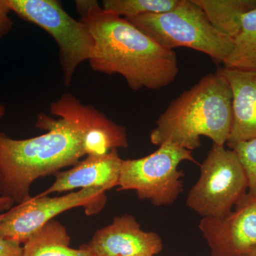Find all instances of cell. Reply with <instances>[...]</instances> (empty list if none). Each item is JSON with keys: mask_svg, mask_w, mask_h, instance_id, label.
<instances>
[{"mask_svg": "<svg viewBox=\"0 0 256 256\" xmlns=\"http://www.w3.org/2000/svg\"><path fill=\"white\" fill-rule=\"evenodd\" d=\"M198 228L212 256H248L256 246V196L247 193L223 218H202Z\"/></svg>", "mask_w": 256, "mask_h": 256, "instance_id": "cell-9", "label": "cell"}, {"mask_svg": "<svg viewBox=\"0 0 256 256\" xmlns=\"http://www.w3.org/2000/svg\"><path fill=\"white\" fill-rule=\"evenodd\" d=\"M11 11L38 25L54 38L66 86L72 84L76 69L90 60L94 41L88 28L74 20L54 0H6Z\"/></svg>", "mask_w": 256, "mask_h": 256, "instance_id": "cell-7", "label": "cell"}, {"mask_svg": "<svg viewBox=\"0 0 256 256\" xmlns=\"http://www.w3.org/2000/svg\"><path fill=\"white\" fill-rule=\"evenodd\" d=\"M11 10L6 0H0V18H8V14Z\"/></svg>", "mask_w": 256, "mask_h": 256, "instance_id": "cell-22", "label": "cell"}, {"mask_svg": "<svg viewBox=\"0 0 256 256\" xmlns=\"http://www.w3.org/2000/svg\"><path fill=\"white\" fill-rule=\"evenodd\" d=\"M86 245L96 256H154L163 248L159 234L143 230L128 214L96 230Z\"/></svg>", "mask_w": 256, "mask_h": 256, "instance_id": "cell-11", "label": "cell"}, {"mask_svg": "<svg viewBox=\"0 0 256 256\" xmlns=\"http://www.w3.org/2000/svg\"><path fill=\"white\" fill-rule=\"evenodd\" d=\"M36 126L48 132L24 140L0 132V194L16 204L31 198L30 188L38 178L56 174L86 156L84 134L74 122L42 114Z\"/></svg>", "mask_w": 256, "mask_h": 256, "instance_id": "cell-2", "label": "cell"}, {"mask_svg": "<svg viewBox=\"0 0 256 256\" xmlns=\"http://www.w3.org/2000/svg\"><path fill=\"white\" fill-rule=\"evenodd\" d=\"M106 192L90 188L62 196L31 197L0 214V237L24 244L56 216L77 207H82L88 216L98 214L107 203Z\"/></svg>", "mask_w": 256, "mask_h": 256, "instance_id": "cell-8", "label": "cell"}, {"mask_svg": "<svg viewBox=\"0 0 256 256\" xmlns=\"http://www.w3.org/2000/svg\"><path fill=\"white\" fill-rule=\"evenodd\" d=\"M228 80L232 95V130L226 144L256 138V72L220 68Z\"/></svg>", "mask_w": 256, "mask_h": 256, "instance_id": "cell-13", "label": "cell"}, {"mask_svg": "<svg viewBox=\"0 0 256 256\" xmlns=\"http://www.w3.org/2000/svg\"><path fill=\"white\" fill-rule=\"evenodd\" d=\"M217 30L232 40L238 35L244 14L256 9V0H194Z\"/></svg>", "mask_w": 256, "mask_h": 256, "instance_id": "cell-15", "label": "cell"}, {"mask_svg": "<svg viewBox=\"0 0 256 256\" xmlns=\"http://www.w3.org/2000/svg\"><path fill=\"white\" fill-rule=\"evenodd\" d=\"M248 256H256V246L252 249V252H249Z\"/></svg>", "mask_w": 256, "mask_h": 256, "instance_id": "cell-24", "label": "cell"}, {"mask_svg": "<svg viewBox=\"0 0 256 256\" xmlns=\"http://www.w3.org/2000/svg\"><path fill=\"white\" fill-rule=\"evenodd\" d=\"M0 256H23L21 244L0 237Z\"/></svg>", "mask_w": 256, "mask_h": 256, "instance_id": "cell-19", "label": "cell"}, {"mask_svg": "<svg viewBox=\"0 0 256 256\" xmlns=\"http://www.w3.org/2000/svg\"><path fill=\"white\" fill-rule=\"evenodd\" d=\"M127 20L165 48L186 47L208 55L217 64H223L233 48L234 40L217 30L194 0H181L166 12Z\"/></svg>", "mask_w": 256, "mask_h": 256, "instance_id": "cell-4", "label": "cell"}, {"mask_svg": "<svg viewBox=\"0 0 256 256\" xmlns=\"http://www.w3.org/2000/svg\"><path fill=\"white\" fill-rule=\"evenodd\" d=\"M224 68L256 72V9L244 14Z\"/></svg>", "mask_w": 256, "mask_h": 256, "instance_id": "cell-16", "label": "cell"}, {"mask_svg": "<svg viewBox=\"0 0 256 256\" xmlns=\"http://www.w3.org/2000/svg\"><path fill=\"white\" fill-rule=\"evenodd\" d=\"M181 0H104L102 8L126 18L174 10Z\"/></svg>", "mask_w": 256, "mask_h": 256, "instance_id": "cell-17", "label": "cell"}, {"mask_svg": "<svg viewBox=\"0 0 256 256\" xmlns=\"http://www.w3.org/2000/svg\"><path fill=\"white\" fill-rule=\"evenodd\" d=\"M232 88L220 68L207 74L171 101L156 120L150 142L158 146L171 142L192 151L207 137L224 146L232 130Z\"/></svg>", "mask_w": 256, "mask_h": 256, "instance_id": "cell-3", "label": "cell"}, {"mask_svg": "<svg viewBox=\"0 0 256 256\" xmlns=\"http://www.w3.org/2000/svg\"><path fill=\"white\" fill-rule=\"evenodd\" d=\"M70 242L66 228L53 220L24 244L23 256H96L86 244L73 248Z\"/></svg>", "mask_w": 256, "mask_h": 256, "instance_id": "cell-14", "label": "cell"}, {"mask_svg": "<svg viewBox=\"0 0 256 256\" xmlns=\"http://www.w3.org/2000/svg\"><path fill=\"white\" fill-rule=\"evenodd\" d=\"M52 114L76 124L84 134L86 156H100L129 146L126 128L96 110L84 105L70 92H65L50 106Z\"/></svg>", "mask_w": 256, "mask_h": 256, "instance_id": "cell-10", "label": "cell"}, {"mask_svg": "<svg viewBox=\"0 0 256 256\" xmlns=\"http://www.w3.org/2000/svg\"><path fill=\"white\" fill-rule=\"evenodd\" d=\"M122 161L117 149L104 156H86L85 160L79 161L72 169L57 172L54 183L37 196L90 188L108 191L118 186Z\"/></svg>", "mask_w": 256, "mask_h": 256, "instance_id": "cell-12", "label": "cell"}, {"mask_svg": "<svg viewBox=\"0 0 256 256\" xmlns=\"http://www.w3.org/2000/svg\"><path fill=\"white\" fill-rule=\"evenodd\" d=\"M238 156L248 182V193L256 196V138L230 146Z\"/></svg>", "mask_w": 256, "mask_h": 256, "instance_id": "cell-18", "label": "cell"}, {"mask_svg": "<svg viewBox=\"0 0 256 256\" xmlns=\"http://www.w3.org/2000/svg\"><path fill=\"white\" fill-rule=\"evenodd\" d=\"M80 21L94 41L89 62L94 70L120 74L132 90H158L178 76V56L160 46L127 18L106 11L95 0L76 2Z\"/></svg>", "mask_w": 256, "mask_h": 256, "instance_id": "cell-1", "label": "cell"}, {"mask_svg": "<svg viewBox=\"0 0 256 256\" xmlns=\"http://www.w3.org/2000/svg\"><path fill=\"white\" fill-rule=\"evenodd\" d=\"M184 161L197 164L192 151L168 142L149 156L124 160L118 191H134L156 206L172 204L183 192Z\"/></svg>", "mask_w": 256, "mask_h": 256, "instance_id": "cell-5", "label": "cell"}, {"mask_svg": "<svg viewBox=\"0 0 256 256\" xmlns=\"http://www.w3.org/2000/svg\"><path fill=\"white\" fill-rule=\"evenodd\" d=\"M5 114V108L2 104H0V122H1L2 119L4 117Z\"/></svg>", "mask_w": 256, "mask_h": 256, "instance_id": "cell-23", "label": "cell"}, {"mask_svg": "<svg viewBox=\"0 0 256 256\" xmlns=\"http://www.w3.org/2000/svg\"><path fill=\"white\" fill-rule=\"evenodd\" d=\"M200 176L186 205L202 218H223L248 193V182L233 150L213 144L200 164Z\"/></svg>", "mask_w": 256, "mask_h": 256, "instance_id": "cell-6", "label": "cell"}, {"mask_svg": "<svg viewBox=\"0 0 256 256\" xmlns=\"http://www.w3.org/2000/svg\"><path fill=\"white\" fill-rule=\"evenodd\" d=\"M12 25L13 22L9 16L6 18H0V38L9 33L12 28Z\"/></svg>", "mask_w": 256, "mask_h": 256, "instance_id": "cell-20", "label": "cell"}, {"mask_svg": "<svg viewBox=\"0 0 256 256\" xmlns=\"http://www.w3.org/2000/svg\"><path fill=\"white\" fill-rule=\"evenodd\" d=\"M14 204V202L6 197L0 196V213L9 210Z\"/></svg>", "mask_w": 256, "mask_h": 256, "instance_id": "cell-21", "label": "cell"}]
</instances>
